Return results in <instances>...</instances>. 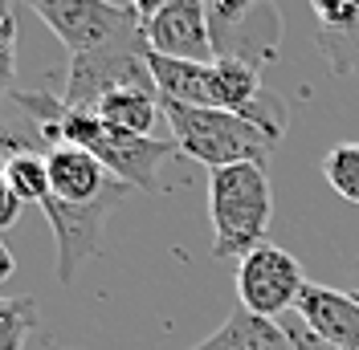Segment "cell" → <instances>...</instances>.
<instances>
[{
	"label": "cell",
	"instance_id": "6da1fadb",
	"mask_svg": "<svg viewBox=\"0 0 359 350\" xmlns=\"http://www.w3.org/2000/svg\"><path fill=\"white\" fill-rule=\"evenodd\" d=\"M13 102H21V110L37 122V139L45 147L53 143H69V147H82L90 151L114 179H123L127 188L139 192H156L159 188V167L180 151L172 134H127L107 127L102 118H94L90 110H69L62 98H49V94H13Z\"/></svg>",
	"mask_w": 359,
	"mask_h": 350
},
{
	"label": "cell",
	"instance_id": "7a4b0ae2",
	"mask_svg": "<svg viewBox=\"0 0 359 350\" xmlns=\"http://www.w3.org/2000/svg\"><path fill=\"white\" fill-rule=\"evenodd\" d=\"M208 216H212V253L221 261H241L266 244L273 216V188L266 163H233L208 172Z\"/></svg>",
	"mask_w": 359,
	"mask_h": 350
},
{
	"label": "cell",
	"instance_id": "3957f363",
	"mask_svg": "<svg viewBox=\"0 0 359 350\" xmlns=\"http://www.w3.org/2000/svg\"><path fill=\"white\" fill-rule=\"evenodd\" d=\"M159 110H163V122L176 139L180 155L204 163L208 172L233 167V163H269L273 139L233 110L180 106V102H163V98H159Z\"/></svg>",
	"mask_w": 359,
	"mask_h": 350
},
{
	"label": "cell",
	"instance_id": "277c9868",
	"mask_svg": "<svg viewBox=\"0 0 359 350\" xmlns=\"http://www.w3.org/2000/svg\"><path fill=\"white\" fill-rule=\"evenodd\" d=\"M33 13L49 24V33L69 49V57H107L151 49L147 29L131 13V4L111 0H29Z\"/></svg>",
	"mask_w": 359,
	"mask_h": 350
},
{
	"label": "cell",
	"instance_id": "5b68a950",
	"mask_svg": "<svg viewBox=\"0 0 359 350\" xmlns=\"http://www.w3.org/2000/svg\"><path fill=\"white\" fill-rule=\"evenodd\" d=\"M217 57L266 66L282 45V13L269 0H204Z\"/></svg>",
	"mask_w": 359,
	"mask_h": 350
},
{
	"label": "cell",
	"instance_id": "8992f818",
	"mask_svg": "<svg viewBox=\"0 0 359 350\" xmlns=\"http://www.w3.org/2000/svg\"><path fill=\"white\" fill-rule=\"evenodd\" d=\"M131 196L127 183H114L102 200H90V204H62V200H45L41 212L53 228V244H57V281L69 285L82 269L90 265V257L102 248V232H107V220L111 212Z\"/></svg>",
	"mask_w": 359,
	"mask_h": 350
},
{
	"label": "cell",
	"instance_id": "52a82bcc",
	"mask_svg": "<svg viewBox=\"0 0 359 350\" xmlns=\"http://www.w3.org/2000/svg\"><path fill=\"white\" fill-rule=\"evenodd\" d=\"M306 285L311 281L302 277L298 257L286 253V248H278V244H262V248H253L249 257L237 261V298H241V309L257 314V318H278V314L294 309Z\"/></svg>",
	"mask_w": 359,
	"mask_h": 350
},
{
	"label": "cell",
	"instance_id": "ba28073f",
	"mask_svg": "<svg viewBox=\"0 0 359 350\" xmlns=\"http://www.w3.org/2000/svg\"><path fill=\"white\" fill-rule=\"evenodd\" d=\"M147 45H151V53L176 57V62H217L204 0H172L147 24Z\"/></svg>",
	"mask_w": 359,
	"mask_h": 350
},
{
	"label": "cell",
	"instance_id": "9c48e42d",
	"mask_svg": "<svg viewBox=\"0 0 359 350\" xmlns=\"http://www.w3.org/2000/svg\"><path fill=\"white\" fill-rule=\"evenodd\" d=\"M298 322L311 326L318 338H327L339 350H359V302L351 289H331V285H306L298 298Z\"/></svg>",
	"mask_w": 359,
	"mask_h": 350
},
{
	"label": "cell",
	"instance_id": "30bf717a",
	"mask_svg": "<svg viewBox=\"0 0 359 350\" xmlns=\"http://www.w3.org/2000/svg\"><path fill=\"white\" fill-rule=\"evenodd\" d=\"M45 163H49L53 200H62V204H90V200H102L114 183H123V179H114L90 151L69 147V143L45 147Z\"/></svg>",
	"mask_w": 359,
	"mask_h": 350
},
{
	"label": "cell",
	"instance_id": "8fae6325",
	"mask_svg": "<svg viewBox=\"0 0 359 350\" xmlns=\"http://www.w3.org/2000/svg\"><path fill=\"white\" fill-rule=\"evenodd\" d=\"M147 66H151V78H156L163 102L221 110V74H217V62H176V57L147 53Z\"/></svg>",
	"mask_w": 359,
	"mask_h": 350
},
{
	"label": "cell",
	"instance_id": "7c38bea8",
	"mask_svg": "<svg viewBox=\"0 0 359 350\" xmlns=\"http://www.w3.org/2000/svg\"><path fill=\"white\" fill-rule=\"evenodd\" d=\"M192 350H290V334L278 318H257L249 309H237L221 322V330H212Z\"/></svg>",
	"mask_w": 359,
	"mask_h": 350
},
{
	"label": "cell",
	"instance_id": "4fadbf2b",
	"mask_svg": "<svg viewBox=\"0 0 359 350\" xmlns=\"http://www.w3.org/2000/svg\"><path fill=\"white\" fill-rule=\"evenodd\" d=\"M94 118H102L107 127L127 134H151L159 122V94L151 90H114L107 98H98V106L90 110Z\"/></svg>",
	"mask_w": 359,
	"mask_h": 350
},
{
	"label": "cell",
	"instance_id": "5bb4252c",
	"mask_svg": "<svg viewBox=\"0 0 359 350\" xmlns=\"http://www.w3.org/2000/svg\"><path fill=\"white\" fill-rule=\"evenodd\" d=\"M318 53L327 57L331 74L355 78L359 74V13L343 24H318Z\"/></svg>",
	"mask_w": 359,
	"mask_h": 350
},
{
	"label": "cell",
	"instance_id": "9a60e30c",
	"mask_svg": "<svg viewBox=\"0 0 359 350\" xmlns=\"http://www.w3.org/2000/svg\"><path fill=\"white\" fill-rule=\"evenodd\" d=\"M4 179L13 183V192L25 200V204H37L41 208L45 200L53 196L49 188V163H45V151H33V147H21V151L8 159V172Z\"/></svg>",
	"mask_w": 359,
	"mask_h": 350
},
{
	"label": "cell",
	"instance_id": "2e32d148",
	"mask_svg": "<svg viewBox=\"0 0 359 350\" xmlns=\"http://www.w3.org/2000/svg\"><path fill=\"white\" fill-rule=\"evenodd\" d=\"M323 175L335 188V196L359 204V143H339L323 155Z\"/></svg>",
	"mask_w": 359,
	"mask_h": 350
},
{
	"label": "cell",
	"instance_id": "e0dca14e",
	"mask_svg": "<svg viewBox=\"0 0 359 350\" xmlns=\"http://www.w3.org/2000/svg\"><path fill=\"white\" fill-rule=\"evenodd\" d=\"M33 330H37L33 298H0V350H25Z\"/></svg>",
	"mask_w": 359,
	"mask_h": 350
},
{
	"label": "cell",
	"instance_id": "ac0fdd59",
	"mask_svg": "<svg viewBox=\"0 0 359 350\" xmlns=\"http://www.w3.org/2000/svg\"><path fill=\"white\" fill-rule=\"evenodd\" d=\"M318 24H343L359 13V0H311Z\"/></svg>",
	"mask_w": 359,
	"mask_h": 350
},
{
	"label": "cell",
	"instance_id": "d6986e66",
	"mask_svg": "<svg viewBox=\"0 0 359 350\" xmlns=\"http://www.w3.org/2000/svg\"><path fill=\"white\" fill-rule=\"evenodd\" d=\"M21 208H25V200L13 192V183L0 175V232L4 228H13L17 224V216H21Z\"/></svg>",
	"mask_w": 359,
	"mask_h": 350
},
{
	"label": "cell",
	"instance_id": "ffe728a7",
	"mask_svg": "<svg viewBox=\"0 0 359 350\" xmlns=\"http://www.w3.org/2000/svg\"><path fill=\"white\" fill-rule=\"evenodd\" d=\"M286 334H290V350H339V346H331L327 338H318L311 326H286Z\"/></svg>",
	"mask_w": 359,
	"mask_h": 350
},
{
	"label": "cell",
	"instance_id": "44dd1931",
	"mask_svg": "<svg viewBox=\"0 0 359 350\" xmlns=\"http://www.w3.org/2000/svg\"><path fill=\"white\" fill-rule=\"evenodd\" d=\"M17 49V17L8 8V0H0V53Z\"/></svg>",
	"mask_w": 359,
	"mask_h": 350
},
{
	"label": "cell",
	"instance_id": "7402d4cb",
	"mask_svg": "<svg viewBox=\"0 0 359 350\" xmlns=\"http://www.w3.org/2000/svg\"><path fill=\"white\" fill-rule=\"evenodd\" d=\"M168 4H172V0H131V13L139 17V21H143V29H147V24L156 21V17L163 13V8H168Z\"/></svg>",
	"mask_w": 359,
	"mask_h": 350
},
{
	"label": "cell",
	"instance_id": "603a6c76",
	"mask_svg": "<svg viewBox=\"0 0 359 350\" xmlns=\"http://www.w3.org/2000/svg\"><path fill=\"white\" fill-rule=\"evenodd\" d=\"M17 273V261H13V253L4 248V241H0V281H8Z\"/></svg>",
	"mask_w": 359,
	"mask_h": 350
},
{
	"label": "cell",
	"instance_id": "cb8c5ba5",
	"mask_svg": "<svg viewBox=\"0 0 359 350\" xmlns=\"http://www.w3.org/2000/svg\"><path fill=\"white\" fill-rule=\"evenodd\" d=\"M351 285H359V261L351 265Z\"/></svg>",
	"mask_w": 359,
	"mask_h": 350
},
{
	"label": "cell",
	"instance_id": "d4e9b609",
	"mask_svg": "<svg viewBox=\"0 0 359 350\" xmlns=\"http://www.w3.org/2000/svg\"><path fill=\"white\" fill-rule=\"evenodd\" d=\"M351 293H355V302H359V285H351Z\"/></svg>",
	"mask_w": 359,
	"mask_h": 350
},
{
	"label": "cell",
	"instance_id": "484cf974",
	"mask_svg": "<svg viewBox=\"0 0 359 350\" xmlns=\"http://www.w3.org/2000/svg\"><path fill=\"white\" fill-rule=\"evenodd\" d=\"M74 350H78V346H74Z\"/></svg>",
	"mask_w": 359,
	"mask_h": 350
}]
</instances>
